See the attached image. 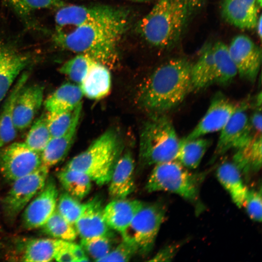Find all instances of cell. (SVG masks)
Returning a JSON list of instances; mask_svg holds the SVG:
<instances>
[{
  "instance_id": "36",
  "label": "cell",
  "mask_w": 262,
  "mask_h": 262,
  "mask_svg": "<svg viewBox=\"0 0 262 262\" xmlns=\"http://www.w3.org/2000/svg\"><path fill=\"white\" fill-rule=\"evenodd\" d=\"M111 235L81 239V246L94 261L99 262L113 249Z\"/></svg>"
},
{
  "instance_id": "8",
  "label": "cell",
  "mask_w": 262,
  "mask_h": 262,
  "mask_svg": "<svg viewBox=\"0 0 262 262\" xmlns=\"http://www.w3.org/2000/svg\"><path fill=\"white\" fill-rule=\"evenodd\" d=\"M247 100L238 103V106L227 123L220 131L212 161L225 154L230 149H236L249 142L258 134L252 129L247 111L250 107Z\"/></svg>"
},
{
  "instance_id": "24",
  "label": "cell",
  "mask_w": 262,
  "mask_h": 262,
  "mask_svg": "<svg viewBox=\"0 0 262 262\" xmlns=\"http://www.w3.org/2000/svg\"><path fill=\"white\" fill-rule=\"evenodd\" d=\"M215 66L213 44L204 46L191 69L192 91L202 90L214 83Z\"/></svg>"
},
{
  "instance_id": "15",
  "label": "cell",
  "mask_w": 262,
  "mask_h": 262,
  "mask_svg": "<svg viewBox=\"0 0 262 262\" xmlns=\"http://www.w3.org/2000/svg\"><path fill=\"white\" fill-rule=\"evenodd\" d=\"M44 87L40 84L26 85L20 90L16 98L13 122L17 131H22L31 125L44 100Z\"/></svg>"
},
{
  "instance_id": "17",
  "label": "cell",
  "mask_w": 262,
  "mask_h": 262,
  "mask_svg": "<svg viewBox=\"0 0 262 262\" xmlns=\"http://www.w3.org/2000/svg\"><path fill=\"white\" fill-rule=\"evenodd\" d=\"M101 200L98 197L83 204L82 211L74 226L81 239L111 235L103 213Z\"/></svg>"
},
{
  "instance_id": "26",
  "label": "cell",
  "mask_w": 262,
  "mask_h": 262,
  "mask_svg": "<svg viewBox=\"0 0 262 262\" xmlns=\"http://www.w3.org/2000/svg\"><path fill=\"white\" fill-rule=\"evenodd\" d=\"M80 118L76 119L67 132L62 135L51 137L41 153L43 165L49 168L66 157L74 142Z\"/></svg>"
},
{
  "instance_id": "40",
  "label": "cell",
  "mask_w": 262,
  "mask_h": 262,
  "mask_svg": "<svg viewBox=\"0 0 262 262\" xmlns=\"http://www.w3.org/2000/svg\"><path fill=\"white\" fill-rule=\"evenodd\" d=\"M137 254L138 250L136 246L122 239L117 246L113 248L99 262H128Z\"/></svg>"
},
{
  "instance_id": "30",
  "label": "cell",
  "mask_w": 262,
  "mask_h": 262,
  "mask_svg": "<svg viewBox=\"0 0 262 262\" xmlns=\"http://www.w3.org/2000/svg\"><path fill=\"white\" fill-rule=\"evenodd\" d=\"M57 177L66 192L78 199L85 197L91 189L92 180L82 171L65 167Z\"/></svg>"
},
{
  "instance_id": "2",
  "label": "cell",
  "mask_w": 262,
  "mask_h": 262,
  "mask_svg": "<svg viewBox=\"0 0 262 262\" xmlns=\"http://www.w3.org/2000/svg\"><path fill=\"white\" fill-rule=\"evenodd\" d=\"M207 0H157L139 22L138 33L150 46L173 49L180 43Z\"/></svg>"
},
{
  "instance_id": "20",
  "label": "cell",
  "mask_w": 262,
  "mask_h": 262,
  "mask_svg": "<svg viewBox=\"0 0 262 262\" xmlns=\"http://www.w3.org/2000/svg\"><path fill=\"white\" fill-rule=\"evenodd\" d=\"M28 77L26 73L21 74L3 99L0 113V147L10 143L16 136L17 131L13 122L15 103L20 90L26 83Z\"/></svg>"
},
{
  "instance_id": "37",
  "label": "cell",
  "mask_w": 262,
  "mask_h": 262,
  "mask_svg": "<svg viewBox=\"0 0 262 262\" xmlns=\"http://www.w3.org/2000/svg\"><path fill=\"white\" fill-rule=\"evenodd\" d=\"M83 208V204L66 192L58 196L56 209L68 222L74 225Z\"/></svg>"
},
{
  "instance_id": "32",
  "label": "cell",
  "mask_w": 262,
  "mask_h": 262,
  "mask_svg": "<svg viewBox=\"0 0 262 262\" xmlns=\"http://www.w3.org/2000/svg\"><path fill=\"white\" fill-rule=\"evenodd\" d=\"M41 228L45 233L55 239L73 241L78 235L74 225L65 219L56 209Z\"/></svg>"
},
{
  "instance_id": "28",
  "label": "cell",
  "mask_w": 262,
  "mask_h": 262,
  "mask_svg": "<svg viewBox=\"0 0 262 262\" xmlns=\"http://www.w3.org/2000/svg\"><path fill=\"white\" fill-rule=\"evenodd\" d=\"M211 140L197 137L180 139L176 160L188 169L196 168L211 145Z\"/></svg>"
},
{
  "instance_id": "23",
  "label": "cell",
  "mask_w": 262,
  "mask_h": 262,
  "mask_svg": "<svg viewBox=\"0 0 262 262\" xmlns=\"http://www.w3.org/2000/svg\"><path fill=\"white\" fill-rule=\"evenodd\" d=\"M217 178L239 208L243 206L248 188L243 180L240 170L232 162L222 163L216 170Z\"/></svg>"
},
{
  "instance_id": "43",
  "label": "cell",
  "mask_w": 262,
  "mask_h": 262,
  "mask_svg": "<svg viewBox=\"0 0 262 262\" xmlns=\"http://www.w3.org/2000/svg\"><path fill=\"white\" fill-rule=\"evenodd\" d=\"M132 0V1H138V2H146V1H148L149 0Z\"/></svg>"
},
{
  "instance_id": "10",
  "label": "cell",
  "mask_w": 262,
  "mask_h": 262,
  "mask_svg": "<svg viewBox=\"0 0 262 262\" xmlns=\"http://www.w3.org/2000/svg\"><path fill=\"white\" fill-rule=\"evenodd\" d=\"M49 170L42 165L33 172L14 181L3 202L5 211L9 217H16L43 188L48 177Z\"/></svg>"
},
{
  "instance_id": "41",
  "label": "cell",
  "mask_w": 262,
  "mask_h": 262,
  "mask_svg": "<svg viewBox=\"0 0 262 262\" xmlns=\"http://www.w3.org/2000/svg\"><path fill=\"white\" fill-rule=\"evenodd\" d=\"M180 244L170 245L161 249L149 261H170L177 254Z\"/></svg>"
},
{
  "instance_id": "31",
  "label": "cell",
  "mask_w": 262,
  "mask_h": 262,
  "mask_svg": "<svg viewBox=\"0 0 262 262\" xmlns=\"http://www.w3.org/2000/svg\"><path fill=\"white\" fill-rule=\"evenodd\" d=\"M61 239L39 238L30 241L26 245L22 261L47 262L54 260Z\"/></svg>"
},
{
  "instance_id": "38",
  "label": "cell",
  "mask_w": 262,
  "mask_h": 262,
  "mask_svg": "<svg viewBox=\"0 0 262 262\" xmlns=\"http://www.w3.org/2000/svg\"><path fill=\"white\" fill-rule=\"evenodd\" d=\"M18 13L26 14L34 10L65 5L61 0H8Z\"/></svg>"
},
{
  "instance_id": "18",
  "label": "cell",
  "mask_w": 262,
  "mask_h": 262,
  "mask_svg": "<svg viewBox=\"0 0 262 262\" xmlns=\"http://www.w3.org/2000/svg\"><path fill=\"white\" fill-rule=\"evenodd\" d=\"M261 6L257 0H223L221 13L229 24L241 29H255Z\"/></svg>"
},
{
  "instance_id": "1",
  "label": "cell",
  "mask_w": 262,
  "mask_h": 262,
  "mask_svg": "<svg viewBox=\"0 0 262 262\" xmlns=\"http://www.w3.org/2000/svg\"><path fill=\"white\" fill-rule=\"evenodd\" d=\"M128 25V13L124 11L71 31L56 30L54 40L60 47L86 55L109 68L117 61L118 45Z\"/></svg>"
},
{
  "instance_id": "35",
  "label": "cell",
  "mask_w": 262,
  "mask_h": 262,
  "mask_svg": "<svg viewBox=\"0 0 262 262\" xmlns=\"http://www.w3.org/2000/svg\"><path fill=\"white\" fill-rule=\"evenodd\" d=\"M95 61L86 55L79 53L65 62L60 67L59 72L79 85Z\"/></svg>"
},
{
  "instance_id": "12",
  "label": "cell",
  "mask_w": 262,
  "mask_h": 262,
  "mask_svg": "<svg viewBox=\"0 0 262 262\" xmlns=\"http://www.w3.org/2000/svg\"><path fill=\"white\" fill-rule=\"evenodd\" d=\"M235 103L223 93L218 92L212 98L203 116L184 139L203 137L206 134L220 131L235 111Z\"/></svg>"
},
{
  "instance_id": "11",
  "label": "cell",
  "mask_w": 262,
  "mask_h": 262,
  "mask_svg": "<svg viewBox=\"0 0 262 262\" xmlns=\"http://www.w3.org/2000/svg\"><path fill=\"white\" fill-rule=\"evenodd\" d=\"M228 49L238 75L242 79L254 83L261 68V48L247 35L240 34L232 39Z\"/></svg>"
},
{
  "instance_id": "42",
  "label": "cell",
  "mask_w": 262,
  "mask_h": 262,
  "mask_svg": "<svg viewBox=\"0 0 262 262\" xmlns=\"http://www.w3.org/2000/svg\"><path fill=\"white\" fill-rule=\"evenodd\" d=\"M262 15H260L259 16L258 19L257 20V24L255 27V29L257 30V32L258 35V36L260 39L262 38Z\"/></svg>"
},
{
  "instance_id": "39",
  "label": "cell",
  "mask_w": 262,
  "mask_h": 262,
  "mask_svg": "<svg viewBox=\"0 0 262 262\" xmlns=\"http://www.w3.org/2000/svg\"><path fill=\"white\" fill-rule=\"evenodd\" d=\"M251 219L261 222L262 219V188L248 189L243 206Z\"/></svg>"
},
{
  "instance_id": "27",
  "label": "cell",
  "mask_w": 262,
  "mask_h": 262,
  "mask_svg": "<svg viewBox=\"0 0 262 262\" xmlns=\"http://www.w3.org/2000/svg\"><path fill=\"white\" fill-rule=\"evenodd\" d=\"M233 162L241 173L258 171L262 167V133L255 135L245 146L235 149Z\"/></svg>"
},
{
  "instance_id": "19",
  "label": "cell",
  "mask_w": 262,
  "mask_h": 262,
  "mask_svg": "<svg viewBox=\"0 0 262 262\" xmlns=\"http://www.w3.org/2000/svg\"><path fill=\"white\" fill-rule=\"evenodd\" d=\"M134 170V160L131 153L127 152L120 155L108 182L109 194L113 199L126 198L133 192Z\"/></svg>"
},
{
  "instance_id": "13",
  "label": "cell",
  "mask_w": 262,
  "mask_h": 262,
  "mask_svg": "<svg viewBox=\"0 0 262 262\" xmlns=\"http://www.w3.org/2000/svg\"><path fill=\"white\" fill-rule=\"evenodd\" d=\"M58 191L53 178L48 177L43 188L26 205L23 213L25 228L33 229L41 227L56 207Z\"/></svg>"
},
{
  "instance_id": "21",
  "label": "cell",
  "mask_w": 262,
  "mask_h": 262,
  "mask_svg": "<svg viewBox=\"0 0 262 262\" xmlns=\"http://www.w3.org/2000/svg\"><path fill=\"white\" fill-rule=\"evenodd\" d=\"M138 200L114 199L103 209L105 221L112 229L122 233L143 205Z\"/></svg>"
},
{
  "instance_id": "34",
  "label": "cell",
  "mask_w": 262,
  "mask_h": 262,
  "mask_svg": "<svg viewBox=\"0 0 262 262\" xmlns=\"http://www.w3.org/2000/svg\"><path fill=\"white\" fill-rule=\"evenodd\" d=\"M31 125L24 143L31 149L41 153L51 137L46 114H42Z\"/></svg>"
},
{
  "instance_id": "22",
  "label": "cell",
  "mask_w": 262,
  "mask_h": 262,
  "mask_svg": "<svg viewBox=\"0 0 262 262\" xmlns=\"http://www.w3.org/2000/svg\"><path fill=\"white\" fill-rule=\"evenodd\" d=\"M83 96L91 99L106 97L111 87V76L109 68L95 61L85 77L79 85Z\"/></svg>"
},
{
  "instance_id": "7",
  "label": "cell",
  "mask_w": 262,
  "mask_h": 262,
  "mask_svg": "<svg viewBox=\"0 0 262 262\" xmlns=\"http://www.w3.org/2000/svg\"><path fill=\"white\" fill-rule=\"evenodd\" d=\"M166 213L165 206L158 202L143 203L126 229L122 239L134 245L138 253L147 255L152 249Z\"/></svg>"
},
{
  "instance_id": "3",
  "label": "cell",
  "mask_w": 262,
  "mask_h": 262,
  "mask_svg": "<svg viewBox=\"0 0 262 262\" xmlns=\"http://www.w3.org/2000/svg\"><path fill=\"white\" fill-rule=\"evenodd\" d=\"M192 64L185 58L172 59L160 65L142 84L138 105L152 114H163L180 105L192 91Z\"/></svg>"
},
{
  "instance_id": "4",
  "label": "cell",
  "mask_w": 262,
  "mask_h": 262,
  "mask_svg": "<svg viewBox=\"0 0 262 262\" xmlns=\"http://www.w3.org/2000/svg\"><path fill=\"white\" fill-rule=\"evenodd\" d=\"M120 153L118 134L114 130H108L65 167L82 171L97 184L102 185L109 182Z\"/></svg>"
},
{
  "instance_id": "9",
  "label": "cell",
  "mask_w": 262,
  "mask_h": 262,
  "mask_svg": "<svg viewBox=\"0 0 262 262\" xmlns=\"http://www.w3.org/2000/svg\"><path fill=\"white\" fill-rule=\"evenodd\" d=\"M41 153L25 143H12L0 147V171L7 180L14 181L42 165Z\"/></svg>"
},
{
  "instance_id": "5",
  "label": "cell",
  "mask_w": 262,
  "mask_h": 262,
  "mask_svg": "<svg viewBox=\"0 0 262 262\" xmlns=\"http://www.w3.org/2000/svg\"><path fill=\"white\" fill-rule=\"evenodd\" d=\"M180 139L171 120L162 114L153 115L142 127L139 155L146 165L176 160Z\"/></svg>"
},
{
  "instance_id": "29",
  "label": "cell",
  "mask_w": 262,
  "mask_h": 262,
  "mask_svg": "<svg viewBox=\"0 0 262 262\" xmlns=\"http://www.w3.org/2000/svg\"><path fill=\"white\" fill-rule=\"evenodd\" d=\"M213 49L215 66L214 83L227 85L238 75L228 46L222 41H217L213 44Z\"/></svg>"
},
{
  "instance_id": "14",
  "label": "cell",
  "mask_w": 262,
  "mask_h": 262,
  "mask_svg": "<svg viewBox=\"0 0 262 262\" xmlns=\"http://www.w3.org/2000/svg\"><path fill=\"white\" fill-rule=\"evenodd\" d=\"M124 10L107 5H64L55 17L56 29L81 26L116 16Z\"/></svg>"
},
{
  "instance_id": "16",
  "label": "cell",
  "mask_w": 262,
  "mask_h": 262,
  "mask_svg": "<svg viewBox=\"0 0 262 262\" xmlns=\"http://www.w3.org/2000/svg\"><path fill=\"white\" fill-rule=\"evenodd\" d=\"M30 60L28 55L0 41V103Z\"/></svg>"
},
{
  "instance_id": "25",
  "label": "cell",
  "mask_w": 262,
  "mask_h": 262,
  "mask_svg": "<svg viewBox=\"0 0 262 262\" xmlns=\"http://www.w3.org/2000/svg\"><path fill=\"white\" fill-rule=\"evenodd\" d=\"M82 97L79 85L66 82L51 94L44 103L47 112L62 113L76 108L82 104Z\"/></svg>"
},
{
  "instance_id": "33",
  "label": "cell",
  "mask_w": 262,
  "mask_h": 262,
  "mask_svg": "<svg viewBox=\"0 0 262 262\" xmlns=\"http://www.w3.org/2000/svg\"><path fill=\"white\" fill-rule=\"evenodd\" d=\"M82 108L81 104L72 111L46 113L47 124L51 137L60 136L66 132L74 121L80 117Z\"/></svg>"
},
{
  "instance_id": "6",
  "label": "cell",
  "mask_w": 262,
  "mask_h": 262,
  "mask_svg": "<svg viewBox=\"0 0 262 262\" xmlns=\"http://www.w3.org/2000/svg\"><path fill=\"white\" fill-rule=\"evenodd\" d=\"M207 172L194 173L177 160L154 165L146 185L148 192H168L199 204L201 184Z\"/></svg>"
}]
</instances>
